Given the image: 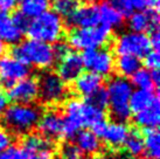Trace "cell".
Instances as JSON below:
<instances>
[{
	"label": "cell",
	"mask_w": 160,
	"mask_h": 159,
	"mask_svg": "<svg viewBox=\"0 0 160 159\" xmlns=\"http://www.w3.org/2000/svg\"><path fill=\"white\" fill-rule=\"evenodd\" d=\"M66 117L63 119L62 136L67 139L74 138L82 128L95 130L105 122L104 110L91 105L88 102L71 100L64 108Z\"/></svg>",
	"instance_id": "6da1fadb"
},
{
	"label": "cell",
	"mask_w": 160,
	"mask_h": 159,
	"mask_svg": "<svg viewBox=\"0 0 160 159\" xmlns=\"http://www.w3.org/2000/svg\"><path fill=\"white\" fill-rule=\"evenodd\" d=\"M13 56L27 66L40 69L50 68L56 61L54 49L50 44L32 39L17 44L13 49Z\"/></svg>",
	"instance_id": "7a4b0ae2"
},
{
	"label": "cell",
	"mask_w": 160,
	"mask_h": 159,
	"mask_svg": "<svg viewBox=\"0 0 160 159\" xmlns=\"http://www.w3.org/2000/svg\"><path fill=\"white\" fill-rule=\"evenodd\" d=\"M6 128L17 135L29 133L41 118V110L33 104H12L4 114Z\"/></svg>",
	"instance_id": "3957f363"
},
{
	"label": "cell",
	"mask_w": 160,
	"mask_h": 159,
	"mask_svg": "<svg viewBox=\"0 0 160 159\" xmlns=\"http://www.w3.org/2000/svg\"><path fill=\"white\" fill-rule=\"evenodd\" d=\"M26 31L32 40L50 44L60 41L64 32V26L62 18L58 14L54 11H47L33 19V21L28 23Z\"/></svg>",
	"instance_id": "277c9868"
},
{
	"label": "cell",
	"mask_w": 160,
	"mask_h": 159,
	"mask_svg": "<svg viewBox=\"0 0 160 159\" xmlns=\"http://www.w3.org/2000/svg\"><path fill=\"white\" fill-rule=\"evenodd\" d=\"M107 93L108 105L110 106L112 116L118 121L130 118V98L133 93L131 82L124 77H115L108 85Z\"/></svg>",
	"instance_id": "5b68a950"
},
{
	"label": "cell",
	"mask_w": 160,
	"mask_h": 159,
	"mask_svg": "<svg viewBox=\"0 0 160 159\" xmlns=\"http://www.w3.org/2000/svg\"><path fill=\"white\" fill-rule=\"evenodd\" d=\"M111 31L103 26L89 27V28H76L69 35V44L81 50L99 49L110 40Z\"/></svg>",
	"instance_id": "8992f818"
},
{
	"label": "cell",
	"mask_w": 160,
	"mask_h": 159,
	"mask_svg": "<svg viewBox=\"0 0 160 159\" xmlns=\"http://www.w3.org/2000/svg\"><path fill=\"white\" fill-rule=\"evenodd\" d=\"M151 42L145 33L125 32L122 33L115 44V50L118 55H130L134 58H145L151 52Z\"/></svg>",
	"instance_id": "52a82bcc"
},
{
	"label": "cell",
	"mask_w": 160,
	"mask_h": 159,
	"mask_svg": "<svg viewBox=\"0 0 160 159\" xmlns=\"http://www.w3.org/2000/svg\"><path fill=\"white\" fill-rule=\"evenodd\" d=\"M39 96L46 104H58L67 97V85L58 74L46 73L40 77Z\"/></svg>",
	"instance_id": "ba28073f"
},
{
	"label": "cell",
	"mask_w": 160,
	"mask_h": 159,
	"mask_svg": "<svg viewBox=\"0 0 160 159\" xmlns=\"http://www.w3.org/2000/svg\"><path fill=\"white\" fill-rule=\"evenodd\" d=\"M83 67L90 73L98 76L110 75L115 68V59L110 50L108 49H92L85 50L81 56Z\"/></svg>",
	"instance_id": "9c48e42d"
},
{
	"label": "cell",
	"mask_w": 160,
	"mask_h": 159,
	"mask_svg": "<svg viewBox=\"0 0 160 159\" xmlns=\"http://www.w3.org/2000/svg\"><path fill=\"white\" fill-rule=\"evenodd\" d=\"M27 26L28 20L21 13L11 15L7 12H0V38L4 42L9 44L20 42Z\"/></svg>",
	"instance_id": "30bf717a"
},
{
	"label": "cell",
	"mask_w": 160,
	"mask_h": 159,
	"mask_svg": "<svg viewBox=\"0 0 160 159\" xmlns=\"http://www.w3.org/2000/svg\"><path fill=\"white\" fill-rule=\"evenodd\" d=\"M29 73V67L13 55L0 58V85L5 88H11L18 81L26 79Z\"/></svg>",
	"instance_id": "8fae6325"
},
{
	"label": "cell",
	"mask_w": 160,
	"mask_h": 159,
	"mask_svg": "<svg viewBox=\"0 0 160 159\" xmlns=\"http://www.w3.org/2000/svg\"><path fill=\"white\" fill-rule=\"evenodd\" d=\"M39 97V83L33 77H26L8 88V97L15 104H32Z\"/></svg>",
	"instance_id": "7c38bea8"
},
{
	"label": "cell",
	"mask_w": 160,
	"mask_h": 159,
	"mask_svg": "<svg viewBox=\"0 0 160 159\" xmlns=\"http://www.w3.org/2000/svg\"><path fill=\"white\" fill-rule=\"evenodd\" d=\"M92 132L96 136L102 137L109 146L120 147L124 145L130 130L123 122H112V123L104 122L98 128L95 129Z\"/></svg>",
	"instance_id": "4fadbf2b"
},
{
	"label": "cell",
	"mask_w": 160,
	"mask_h": 159,
	"mask_svg": "<svg viewBox=\"0 0 160 159\" xmlns=\"http://www.w3.org/2000/svg\"><path fill=\"white\" fill-rule=\"evenodd\" d=\"M68 21L71 26L77 28H89V27L98 26L99 23L98 6L95 4L77 6V8L68 18Z\"/></svg>",
	"instance_id": "5bb4252c"
},
{
	"label": "cell",
	"mask_w": 160,
	"mask_h": 159,
	"mask_svg": "<svg viewBox=\"0 0 160 159\" xmlns=\"http://www.w3.org/2000/svg\"><path fill=\"white\" fill-rule=\"evenodd\" d=\"M38 126L45 139H56L62 136L63 118L58 111H48L41 116Z\"/></svg>",
	"instance_id": "9a60e30c"
},
{
	"label": "cell",
	"mask_w": 160,
	"mask_h": 159,
	"mask_svg": "<svg viewBox=\"0 0 160 159\" xmlns=\"http://www.w3.org/2000/svg\"><path fill=\"white\" fill-rule=\"evenodd\" d=\"M159 15L157 11H140L131 14L129 19V27L132 32L144 33L146 31H153L158 28Z\"/></svg>",
	"instance_id": "2e32d148"
},
{
	"label": "cell",
	"mask_w": 160,
	"mask_h": 159,
	"mask_svg": "<svg viewBox=\"0 0 160 159\" xmlns=\"http://www.w3.org/2000/svg\"><path fill=\"white\" fill-rule=\"evenodd\" d=\"M83 68L80 55L70 53L61 60L58 68V75L64 82H75V80L82 74Z\"/></svg>",
	"instance_id": "e0dca14e"
},
{
	"label": "cell",
	"mask_w": 160,
	"mask_h": 159,
	"mask_svg": "<svg viewBox=\"0 0 160 159\" xmlns=\"http://www.w3.org/2000/svg\"><path fill=\"white\" fill-rule=\"evenodd\" d=\"M160 121V105L159 98L157 96L153 102L145 109L134 114V122L139 128L145 130H154L159 125Z\"/></svg>",
	"instance_id": "ac0fdd59"
},
{
	"label": "cell",
	"mask_w": 160,
	"mask_h": 159,
	"mask_svg": "<svg viewBox=\"0 0 160 159\" xmlns=\"http://www.w3.org/2000/svg\"><path fill=\"white\" fill-rule=\"evenodd\" d=\"M98 6V14H99V23L101 26L105 27L111 31L112 28H118L123 25L124 17L118 9H116L108 1H103Z\"/></svg>",
	"instance_id": "d6986e66"
},
{
	"label": "cell",
	"mask_w": 160,
	"mask_h": 159,
	"mask_svg": "<svg viewBox=\"0 0 160 159\" xmlns=\"http://www.w3.org/2000/svg\"><path fill=\"white\" fill-rule=\"evenodd\" d=\"M102 88V77L93 73H82L75 80V90L76 93L89 98L91 95L98 91Z\"/></svg>",
	"instance_id": "ffe728a7"
},
{
	"label": "cell",
	"mask_w": 160,
	"mask_h": 159,
	"mask_svg": "<svg viewBox=\"0 0 160 159\" xmlns=\"http://www.w3.org/2000/svg\"><path fill=\"white\" fill-rule=\"evenodd\" d=\"M75 145L78 149L80 153L82 152L84 155H95L101 147V141L98 139V136H96L90 130H81L75 136Z\"/></svg>",
	"instance_id": "44dd1931"
},
{
	"label": "cell",
	"mask_w": 160,
	"mask_h": 159,
	"mask_svg": "<svg viewBox=\"0 0 160 159\" xmlns=\"http://www.w3.org/2000/svg\"><path fill=\"white\" fill-rule=\"evenodd\" d=\"M49 8V0H21L20 13L27 19H35L47 12Z\"/></svg>",
	"instance_id": "7402d4cb"
},
{
	"label": "cell",
	"mask_w": 160,
	"mask_h": 159,
	"mask_svg": "<svg viewBox=\"0 0 160 159\" xmlns=\"http://www.w3.org/2000/svg\"><path fill=\"white\" fill-rule=\"evenodd\" d=\"M157 97L156 94L152 91H146V90H136L132 93L131 98H130V109L131 112L137 114L142 109H145L146 106L151 104L153 100Z\"/></svg>",
	"instance_id": "603a6c76"
},
{
	"label": "cell",
	"mask_w": 160,
	"mask_h": 159,
	"mask_svg": "<svg viewBox=\"0 0 160 159\" xmlns=\"http://www.w3.org/2000/svg\"><path fill=\"white\" fill-rule=\"evenodd\" d=\"M144 153L148 159H158L160 156V136L154 130H147L144 138Z\"/></svg>",
	"instance_id": "cb8c5ba5"
},
{
	"label": "cell",
	"mask_w": 160,
	"mask_h": 159,
	"mask_svg": "<svg viewBox=\"0 0 160 159\" xmlns=\"http://www.w3.org/2000/svg\"><path fill=\"white\" fill-rule=\"evenodd\" d=\"M115 66L117 67V70L122 75V77L125 79L126 76H132L140 68V61H139V59L134 58V56L119 55Z\"/></svg>",
	"instance_id": "d4e9b609"
},
{
	"label": "cell",
	"mask_w": 160,
	"mask_h": 159,
	"mask_svg": "<svg viewBox=\"0 0 160 159\" xmlns=\"http://www.w3.org/2000/svg\"><path fill=\"white\" fill-rule=\"evenodd\" d=\"M125 151L131 157H140L144 153V138L138 131H130L124 143Z\"/></svg>",
	"instance_id": "484cf974"
},
{
	"label": "cell",
	"mask_w": 160,
	"mask_h": 159,
	"mask_svg": "<svg viewBox=\"0 0 160 159\" xmlns=\"http://www.w3.org/2000/svg\"><path fill=\"white\" fill-rule=\"evenodd\" d=\"M132 77V85H136L139 90H146V91H152L156 84L152 80L151 70L148 69H144V68H139Z\"/></svg>",
	"instance_id": "4316f807"
},
{
	"label": "cell",
	"mask_w": 160,
	"mask_h": 159,
	"mask_svg": "<svg viewBox=\"0 0 160 159\" xmlns=\"http://www.w3.org/2000/svg\"><path fill=\"white\" fill-rule=\"evenodd\" d=\"M49 143L47 139L40 137L38 135H29L25 138L23 141V149L27 151H29L31 153L35 155V153H39L41 151L49 150Z\"/></svg>",
	"instance_id": "83f0119b"
},
{
	"label": "cell",
	"mask_w": 160,
	"mask_h": 159,
	"mask_svg": "<svg viewBox=\"0 0 160 159\" xmlns=\"http://www.w3.org/2000/svg\"><path fill=\"white\" fill-rule=\"evenodd\" d=\"M77 1L75 0H55L54 1V12L60 17L69 18L72 12L77 8Z\"/></svg>",
	"instance_id": "f1b7e54d"
},
{
	"label": "cell",
	"mask_w": 160,
	"mask_h": 159,
	"mask_svg": "<svg viewBox=\"0 0 160 159\" xmlns=\"http://www.w3.org/2000/svg\"><path fill=\"white\" fill-rule=\"evenodd\" d=\"M88 103H90L91 105L96 106L101 110H104L108 106V93L107 89L101 88L98 91L91 95L89 98H88Z\"/></svg>",
	"instance_id": "f546056e"
},
{
	"label": "cell",
	"mask_w": 160,
	"mask_h": 159,
	"mask_svg": "<svg viewBox=\"0 0 160 159\" xmlns=\"http://www.w3.org/2000/svg\"><path fill=\"white\" fill-rule=\"evenodd\" d=\"M35 155L23 147H8V159H34Z\"/></svg>",
	"instance_id": "4dcf8cb0"
},
{
	"label": "cell",
	"mask_w": 160,
	"mask_h": 159,
	"mask_svg": "<svg viewBox=\"0 0 160 159\" xmlns=\"http://www.w3.org/2000/svg\"><path fill=\"white\" fill-rule=\"evenodd\" d=\"M145 64L151 70H158L160 66V56L158 50H151L145 56Z\"/></svg>",
	"instance_id": "1f68e13d"
},
{
	"label": "cell",
	"mask_w": 160,
	"mask_h": 159,
	"mask_svg": "<svg viewBox=\"0 0 160 159\" xmlns=\"http://www.w3.org/2000/svg\"><path fill=\"white\" fill-rule=\"evenodd\" d=\"M54 49V55L56 60H62L63 58H66L67 55L71 53L70 46L66 42H58L55 44V47H53Z\"/></svg>",
	"instance_id": "d6a6232c"
},
{
	"label": "cell",
	"mask_w": 160,
	"mask_h": 159,
	"mask_svg": "<svg viewBox=\"0 0 160 159\" xmlns=\"http://www.w3.org/2000/svg\"><path fill=\"white\" fill-rule=\"evenodd\" d=\"M12 144V136L5 128L0 126V152L7 150Z\"/></svg>",
	"instance_id": "836d02e7"
},
{
	"label": "cell",
	"mask_w": 160,
	"mask_h": 159,
	"mask_svg": "<svg viewBox=\"0 0 160 159\" xmlns=\"http://www.w3.org/2000/svg\"><path fill=\"white\" fill-rule=\"evenodd\" d=\"M126 4H128V7H129L131 14L134 12L145 11V8L147 7L146 0H126Z\"/></svg>",
	"instance_id": "e575fe53"
},
{
	"label": "cell",
	"mask_w": 160,
	"mask_h": 159,
	"mask_svg": "<svg viewBox=\"0 0 160 159\" xmlns=\"http://www.w3.org/2000/svg\"><path fill=\"white\" fill-rule=\"evenodd\" d=\"M61 152H62V157H69V158L80 157V151L74 144H64Z\"/></svg>",
	"instance_id": "d590c367"
},
{
	"label": "cell",
	"mask_w": 160,
	"mask_h": 159,
	"mask_svg": "<svg viewBox=\"0 0 160 159\" xmlns=\"http://www.w3.org/2000/svg\"><path fill=\"white\" fill-rule=\"evenodd\" d=\"M110 5H112L116 9H118L120 13L124 15H131L129 11V7H128V4H126V0H109L108 1Z\"/></svg>",
	"instance_id": "8d00e7d4"
},
{
	"label": "cell",
	"mask_w": 160,
	"mask_h": 159,
	"mask_svg": "<svg viewBox=\"0 0 160 159\" xmlns=\"http://www.w3.org/2000/svg\"><path fill=\"white\" fill-rule=\"evenodd\" d=\"M150 39V42H151V47L154 48V50H158L160 46V34H159V29L156 28L151 31V36H148Z\"/></svg>",
	"instance_id": "74e56055"
},
{
	"label": "cell",
	"mask_w": 160,
	"mask_h": 159,
	"mask_svg": "<svg viewBox=\"0 0 160 159\" xmlns=\"http://www.w3.org/2000/svg\"><path fill=\"white\" fill-rule=\"evenodd\" d=\"M8 108V98L0 90V118L4 116L6 109Z\"/></svg>",
	"instance_id": "f35d334b"
},
{
	"label": "cell",
	"mask_w": 160,
	"mask_h": 159,
	"mask_svg": "<svg viewBox=\"0 0 160 159\" xmlns=\"http://www.w3.org/2000/svg\"><path fill=\"white\" fill-rule=\"evenodd\" d=\"M17 4V0H0V12H7Z\"/></svg>",
	"instance_id": "ab89813d"
},
{
	"label": "cell",
	"mask_w": 160,
	"mask_h": 159,
	"mask_svg": "<svg viewBox=\"0 0 160 159\" xmlns=\"http://www.w3.org/2000/svg\"><path fill=\"white\" fill-rule=\"evenodd\" d=\"M34 159H53V155H52L50 150H45L39 152Z\"/></svg>",
	"instance_id": "60d3db41"
},
{
	"label": "cell",
	"mask_w": 160,
	"mask_h": 159,
	"mask_svg": "<svg viewBox=\"0 0 160 159\" xmlns=\"http://www.w3.org/2000/svg\"><path fill=\"white\" fill-rule=\"evenodd\" d=\"M147 7H150L152 11H158L160 5V0H146Z\"/></svg>",
	"instance_id": "b9f144b4"
},
{
	"label": "cell",
	"mask_w": 160,
	"mask_h": 159,
	"mask_svg": "<svg viewBox=\"0 0 160 159\" xmlns=\"http://www.w3.org/2000/svg\"><path fill=\"white\" fill-rule=\"evenodd\" d=\"M151 75H152V80H153V82H154V84L156 85H158L159 84V73H158V70H151Z\"/></svg>",
	"instance_id": "7bdbcfd3"
},
{
	"label": "cell",
	"mask_w": 160,
	"mask_h": 159,
	"mask_svg": "<svg viewBox=\"0 0 160 159\" xmlns=\"http://www.w3.org/2000/svg\"><path fill=\"white\" fill-rule=\"evenodd\" d=\"M4 49H5V44H4V41L1 40V38H0V54L4 52Z\"/></svg>",
	"instance_id": "ee69618b"
},
{
	"label": "cell",
	"mask_w": 160,
	"mask_h": 159,
	"mask_svg": "<svg viewBox=\"0 0 160 159\" xmlns=\"http://www.w3.org/2000/svg\"><path fill=\"white\" fill-rule=\"evenodd\" d=\"M60 159H80V157H76V158H69V157H61Z\"/></svg>",
	"instance_id": "f6af8a7d"
},
{
	"label": "cell",
	"mask_w": 160,
	"mask_h": 159,
	"mask_svg": "<svg viewBox=\"0 0 160 159\" xmlns=\"http://www.w3.org/2000/svg\"><path fill=\"white\" fill-rule=\"evenodd\" d=\"M92 159H108L107 157H102V156H99V157H95V158Z\"/></svg>",
	"instance_id": "bcb514c9"
},
{
	"label": "cell",
	"mask_w": 160,
	"mask_h": 159,
	"mask_svg": "<svg viewBox=\"0 0 160 159\" xmlns=\"http://www.w3.org/2000/svg\"><path fill=\"white\" fill-rule=\"evenodd\" d=\"M75 1H77V0H75ZM81 1H88V0H81Z\"/></svg>",
	"instance_id": "7dc6e473"
}]
</instances>
